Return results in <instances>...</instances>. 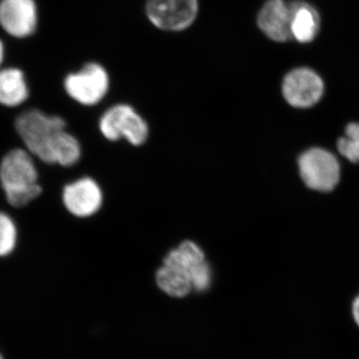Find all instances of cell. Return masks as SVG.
<instances>
[{
  "mask_svg": "<svg viewBox=\"0 0 359 359\" xmlns=\"http://www.w3.org/2000/svg\"><path fill=\"white\" fill-rule=\"evenodd\" d=\"M337 150L349 162L359 164V123H349L337 140Z\"/></svg>",
  "mask_w": 359,
  "mask_h": 359,
  "instance_id": "9a60e30c",
  "label": "cell"
},
{
  "mask_svg": "<svg viewBox=\"0 0 359 359\" xmlns=\"http://www.w3.org/2000/svg\"><path fill=\"white\" fill-rule=\"evenodd\" d=\"M4 45L2 43L1 40H0V67H1L2 62H4Z\"/></svg>",
  "mask_w": 359,
  "mask_h": 359,
  "instance_id": "ac0fdd59",
  "label": "cell"
},
{
  "mask_svg": "<svg viewBox=\"0 0 359 359\" xmlns=\"http://www.w3.org/2000/svg\"><path fill=\"white\" fill-rule=\"evenodd\" d=\"M29 95L27 82L22 70L11 67L0 69V104L16 107L27 100Z\"/></svg>",
  "mask_w": 359,
  "mask_h": 359,
  "instance_id": "7c38bea8",
  "label": "cell"
},
{
  "mask_svg": "<svg viewBox=\"0 0 359 359\" xmlns=\"http://www.w3.org/2000/svg\"><path fill=\"white\" fill-rule=\"evenodd\" d=\"M292 21L290 32L292 39L301 43L313 41L320 29V16L316 9L301 1L290 2Z\"/></svg>",
  "mask_w": 359,
  "mask_h": 359,
  "instance_id": "8fae6325",
  "label": "cell"
},
{
  "mask_svg": "<svg viewBox=\"0 0 359 359\" xmlns=\"http://www.w3.org/2000/svg\"><path fill=\"white\" fill-rule=\"evenodd\" d=\"M39 11L35 0H1L0 26L15 39H25L35 32Z\"/></svg>",
  "mask_w": 359,
  "mask_h": 359,
  "instance_id": "ba28073f",
  "label": "cell"
},
{
  "mask_svg": "<svg viewBox=\"0 0 359 359\" xmlns=\"http://www.w3.org/2000/svg\"><path fill=\"white\" fill-rule=\"evenodd\" d=\"M62 201L68 212L77 218H88L100 210L103 194L91 178H82L65 186Z\"/></svg>",
  "mask_w": 359,
  "mask_h": 359,
  "instance_id": "9c48e42d",
  "label": "cell"
},
{
  "mask_svg": "<svg viewBox=\"0 0 359 359\" xmlns=\"http://www.w3.org/2000/svg\"><path fill=\"white\" fill-rule=\"evenodd\" d=\"M99 129L106 139L117 141L126 139L132 145L140 146L147 140V123L129 105L119 104L104 113Z\"/></svg>",
  "mask_w": 359,
  "mask_h": 359,
  "instance_id": "277c9868",
  "label": "cell"
},
{
  "mask_svg": "<svg viewBox=\"0 0 359 359\" xmlns=\"http://www.w3.org/2000/svg\"><path fill=\"white\" fill-rule=\"evenodd\" d=\"M207 263L204 252L199 245L192 241H185L167 255L163 264L185 269L190 273L192 280L194 273Z\"/></svg>",
  "mask_w": 359,
  "mask_h": 359,
  "instance_id": "5bb4252c",
  "label": "cell"
},
{
  "mask_svg": "<svg viewBox=\"0 0 359 359\" xmlns=\"http://www.w3.org/2000/svg\"><path fill=\"white\" fill-rule=\"evenodd\" d=\"M351 313L354 325L359 330V292L353 297V302H351Z\"/></svg>",
  "mask_w": 359,
  "mask_h": 359,
  "instance_id": "e0dca14e",
  "label": "cell"
},
{
  "mask_svg": "<svg viewBox=\"0 0 359 359\" xmlns=\"http://www.w3.org/2000/svg\"><path fill=\"white\" fill-rule=\"evenodd\" d=\"M0 184L11 207H25L41 195L39 172L29 152L13 149L2 158Z\"/></svg>",
  "mask_w": 359,
  "mask_h": 359,
  "instance_id": "7a4b0ae2",
  "label": "cell"
},
{
  "mask_svg": "<svg viewBox=\"0 0 359 359\" xmlns=\"http://www.w3.org/2000/svg\"><path fill=\"white\" fill-rule=\"evenodd\" d=\"M0 359H2L1 355H0Z\"/></svg>",
  "mask_w": 359,
  "mask_h": 359,
  "instance_id": "d6986e66",
  "label": "cell"
},
{
  "mask_svg": "<svg viewBox=\"0 0 359 359\" xmlns=\"http://www.w3.org/2000/svg\"><path fill=\"white\" fill-rule=\"evenodd\" d=\"M304 185L316 192H332L339 184L341 167L337 156L327 149L309 148L297 159Z\"/></svg>",
  "mask_w": 359,
  "mask_h": 359,
  "instance_id": "3957f363",
  "label": "cell"
},
{
  "mask_svg": "<svg viewBox=\"0 0 359 359\" xmlns=\"http://www.w3.org/2000/svg\"><path fill=\"white\" fill-rule=\"evenodd\" d=\"M18 243V229L11 217L0 212V257L13 252Z\"/></svg>",
  "mask_w": 359,
  "mask_h": 359,
  "instance_id": "2e32d148",
  "label": "cell"
},
{
  "mask_svg": "<svg viewBox=\"0 0 359 359\" xmlns=\"http://www.w3.org/2000/svg\"><path fill=\"white\" fill-rule=\"evenodd\" d=\"M156 283L163 292L178 299L186 297L193 290L190 273L171 264H163L158 269Z\"/></svg>",
  "mask_w": 359,
  "mask_h": 359,
  "instance_id": "4fadbf2b",
  "label": "cell"
},
{
  "mask_svg": "<svg viewBox=\"0 0 359 359\" xmlns=\"http://www.w3.org/2000/svg\"><path fill=\"white\" fill-rule=\"evenodd\" d=\"M149 20L164 30L186 29L197 18V0H148Z\"/></svg>",
  "mask_w": 359,
  "mask_h": 359,
  "instance_id": "8992f818",
  "label": "cell"
},
{
  "mask_svg": "<svg viewBox=\"0 0 359 359\" xmlns=\"http://www.w3.org/2000/svg\"><path fill=\"white\" fill-rule=\"evenodd\" d=\"M15 130L30 155L45 164L70 167L81 157V147L66 131V122L39 109L26 110L15 120Z\"/></svg>",
  "mask_w": 359,
  "mask_h": 359,
  "instance_id": "6da1fadb",
  "label": "cell"
},
{
  "mask_svg": "<svg viewBox=\"0 0 359 359\" xmlns=\"http://www.w3.org/2000/svg\"><path fill=\"white\" fill-rule=\"evenodd\" d=\"M323 91V80L309 68L290 71L283 79V95L285 101L299 109H306L320 102Z\"/></svg>",
  "mask_w": 359,
  "mask_h": 359,
  "instance_id": "52a82bcc",
  "label": "cell"
},
{
  "mask_svg": "<svg viewBox=\"0 0 359 359\" xmlns=\"http://www.w3.org/2000/svg\"><path fill=\"white\" fill-rule=\"evenodd\" d=\"M292 7L285 0H269L257 16V25L262 32L278 42L292 39L290 32Z\"/></svg>",
  "mask_w": 359,
  "mask_h": 359,
  "instance_id": "30bf717a",
  "label": "cell"
},
{
  "mask_svg": "<svg viewBox=\"0 0 359 359\" xmlns=\"http://www.w3.org/2000/svg\"><path fill=\"white\" fill-rule=\"evenodd\" d=\"M66 93L77 103L95 105L109 89V77L102 66L88 63L77 72L70 73L65 80Z\"/></svg>",
  "mask_w": 359,
  "mask_h": 359,
  "instance_id": "5b68a950",
  "label": "cell"
}]
</instances>
